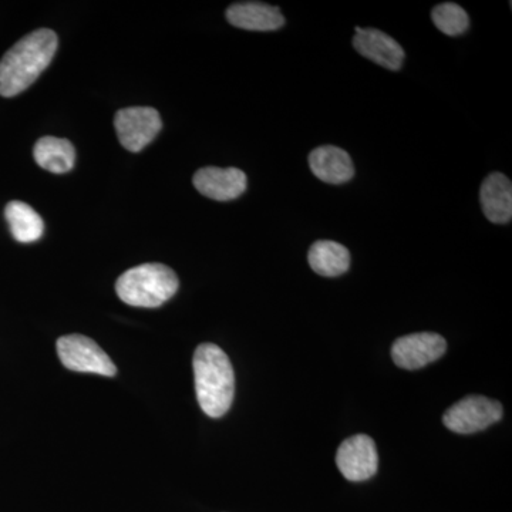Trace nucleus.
Listing matches in <instances>:
<instances>
[{"label":"nucleus","instance_id":"f257e3e1","mask_svg":"<svg viewBox=\"0 0 512 512\" xmlns=\"http://www.w3.org/2000/svg\"><path fill=\"white\" fill-rule=\"evenodd\" d=\"M57 46L53 30L37 29L10 47L0 59V96L9 99L28 90L52 63Z\"/></svg>","mask_w":512,"mask_h":512},{"label":"nucleus","instance_id":"f03ea898","mask_svg":"<svg viewBox=\"0 0 512 512\" xmlns=\"http://www.w3.org/2000/svg\"><path fill=\"white\" fill-rule=\"evenodd\" d=\"M195 392L202 412L220 419L228 412L235 394V375L224 350L202 343L194 353Z\"/></svg>","mask_w":512,"mask_h":512},{"label":"nucleus","instance_id":"7ed1b4c3","mask_svg":"<svg viewBox=\"0 0 512 512\" xmlns=\"http://www.w3.org/2000/svg\"><path fill=\"white\" fill-rule=\"evenodd\" d=\"M178 276L163 264H144L128 269L117 279L116 292L124 303L136 308H158L177 293Z\"/></svg>","mask_w":512,"mask_h":512},{"label":"nucleus","instance_id":"20e7f679","mask_svg":"<svg viewBox=\"0 0 512 512\" xmlns=\"http://www.w3.org/2000/svg\"><path fill=\"white\" fill-rule=\"evenodd\" d=\"M57 355L63 366L73 372L94 373L107 377L117 375V367L110 356L87 336H63L57 340Z\"/></svg>","mask_w":512,"mask_h":512},{"label":"nucleus","instance_id":"39448f33","mask_svg":"<svg viewBox=\"0 0 512 512\" xmlns=\"http://www.w3.org/2000/svg\"><path fill=\"white\" fill-rule=\"evenodd\" d=\"M503 417L500 402L484 396H467L451 406L443 417L444 426L458 434H471L493 426Z\"/></svg>","mask_w":512,"mask_h":512},{"label":"nucleus","instance_id":"423d86ee","mask_svg":"<svg viewBox=\"0 0 512 512\" xmlns=\"http://www.w3.org/2000/svg\"><path fill=\"white\" fill-rule=\"evenodd\" d=\"M114 127L121 146L131 153H140L158 136L163 120L153 107H128L117 111Z\"/></svg>","mask_w":512,"mask_h":512},{"label":"nucleus","instance_id":"0eeeda50","mask_svg":"<svg viewBox=\"0 0 512 512\" xmlns=\"http://www.w3.org/2000/svg\"><path fill=\"white\" fill-rule=\"evenodd\" d=\"M336 464L349 481H366L377 473L379 454L375 441L366 434H357L340 444Z\"/></svg>","mask_w":512,"mask_h":512},{"label":"nucleus","instance_id":"6e6552de","mask_svg":"<svg viewBox=\"0 0 512 512\" xmlns=\"http://www.w3.org/2000/svg\"><path fill=\"white\" fill-rule=\"evenodd\" d=\"M446 349V340L437 333H413L393 343L392 357L402 369L417 370L439 360Z\"/></svg>","mask_w":512,"mask_h":512},{"label":"nucleus","instance_id":"1a4fd4ad","mask_svg":"<svg viewBox=\"0 0 512 512\" xmlns=\"http://www.w3.org/2000/svg\"><path fill=\"white\" fill-rule=\"evenodd\" d=\"M197 191L214 201H232L247 191V174L239 168L204 167L192 178Z\"/></svg>","mask_w":512,"mask_h":512},{"label":"nucleus","instance_id":"9d476101","mask_svg":"<svg viewBox=\"0 0 512 512\" xmlns=\"http://www.w3.org/2000/svg\"><path fill=\"white\" fill-rule=\"evenodd\" d=\"M353 46L360 56L379 64L384 69L394 72L402 69L406 57L403 47L382 30L356 28Z\"/></svg>","mask_w":512,"mask_h":512},{"label":"nucleus","instance_id":"9b49d317","mask_svg":"<svg viewBox=\"0 0 512 512\" xmlns=\"http://www.w3.org/2000/svg\"><path fill=\"white\" fill-rule=\"evenodd\" d=\"M227 20L235 28L251 32H274L285 25L281 10L261 2H239L227 9Z\"/></svg>","mask_w":512,"mask_h":512},{"label":"nucleus","instance_id":"f8f14e48","mask_svg":"<svg viewBox=\"0 0 512 512\" xmlns=\"http://www.w3.org/2000/svg\"><path fill=\"white\" fill-rule=\"evenodd\" d=\"M309 167L315 177L326 184L348 183L355 175L352 158L342 148L322 146L309 154Z\"/></svg>","mask_w":512,"mask_h":512},{"label":"nucleus","instance_id":"ddd939ff","mask_svg":"<svg viewBox=\"0 0 512 512\" xmlns=\"http://www.w3.org/2000/svg\"><path fill=\"white\" fill-rule=\"evenodd\" d=\"M481 205L488 221L493 224H508L512 218V184L510 178L501 173L488 175L480 191Z\"/></svg>","mask_w":512,"mask_h":512},{"label":"nucleus","instance_id":"4468645a","mask_svg":"<svg viewBox=\"0 0 512 512\" xmlns=\"http://www.w3.org/2000/svg\"><path fill=\"white\" fill-rule=\"evenodd\" d=\"M37 165L53 174H66L74 167L76 150L66 138L43 137L33 148Z\"/></svg>","mask_w":512,"mask_h":512},{"label":"nucleus","instance_id":"2eb2a0df","mask_svg":"<svg viewBox=\"0 0 512 512\" xmlns=\"http://www.w3.org/2000/svg\"><path fill=\"white\" fill-rule=\"evenodd\" d=\"M308 261L316 274L336 278L349 271L350 252L338 242L318 241L309 249Z\"/></svg>","mask_w":512,"mask_h":512},{"label":"nucleus","instance_id":"dca6fc26","mask_svg":"<svg viewBox=\"0 0 512 512\" xmlns=\"http://www.w3.org/2000/svg\"><path fill=\"white\" fill-rule=\"evenodd\" d=\"M5 217L13 238L20 244L39 241L45 232V222L42 217L26 202H9L5 208Z\"/></svg>","mask_w":512,"mask_h":512},{"label":"nucleus","instance_id":"f3484780","mask_svg":"<svg viewBox=\"0 0 512 512\" xmlns=\"http://www.w3.org/2000/svg\"><path fill=\"white\" fill-rule=\"evenodd\" d=\"M436 28L447 36H460L470 26V18H468L466 10L458 6L457 3H441L431 12Z\"/></svg>","mask_w":512,"mask_h":512}]
</instances>
